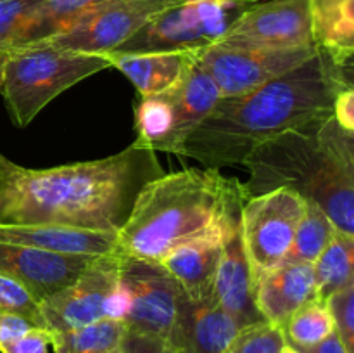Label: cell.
<instances>
[{"mask_svg": "<svg viewBox=\"0 0 354 353\" xmlns=\"http://www.w3.org/2000/svg\"><path fill=\"white\" fill-rule=\"evenodd\" d=\"M161 175L156 151L137 142L107 158L41 170L24 168L0 152V224L118 234L142 187Z\"/></svg>", "mask_w": 354, "mask_h": 353, "instance_id": "cell-1", "label": "cell"}, {"mask_svg": "<svg viewBox=\"0 0 354 353\" xmlns=\"http://www.w3.org/2000/svg\"><path fill=\"white\" fill-rule=\"evenodd\" d=\"M341 92L324 47L297 68L241 97L220 99L185 144L204 168L242 166L258 145L290 130L324 125Z\"/></svg>", "mask_w": 354, "mask_h": 353, "instance_id": "cell-2", "label": "cell"}, {"mask_svg": "<svg viewBox=\"0 0 354 353\" xmlns=\"http://www.w3.org/2000/svg\"><path fill=\"white\" fill-rule=\"evenodd\" d=\"M248 197L241 180L216 168L165 173L138 192L118 232V255L161 262L178 246L237 221Z\"/></svg>", "mask_w": 354, "mask_h": 353, "instance_id": "cell-3", "label": "cell"}, {"mask_svg": "<svg viewBox=\"0 0 354 353\" xmlns=\"http://www.w3.org/2000/svg\"><path fill=\"white\" fill-rule=\"evenodd\" d=\"M315 127L290 130L258 145L242 166L249 196L286 187L327 213L339 232L354 234V173L318 137Z\"/></svg>", "mask_w": 354, "mask_h": 353, "instance_id": "cell-4", "label": "cell"}, {"mask_svg": "<svg viewBox=\"0 0 354 353\" xmlns=\"http://www.w3.org/2000/svg\"><path fill=\"white\" fill-rule=\"evenodd\" d=\"M107 68L104 55L35 44L10 48L2 85L10 120L16 127H28L52 99Z\"/></svg>", "mask_w": 354, "mask_h": 353, "instance_id": "cell-5", "label": "cell"}, {"mask_svg": "<svg viewBox=\"0 0 354 353\" xmlns=\"http://www.w3.org/2000/svg\"><path fill=\"white\" fill-rule=\"evenodd\" d=\"M258 0H183L149 21L114 52L203 51L218 44Z\"/></svg>", "mask_w": 354, "mask_h": 353, "instance_id": "cell-6", "label": "cell"}, {"mask_svg": "<svg viewBox=\"0 0 354 353\" xmlns=\"http://www.w3.org/2000/svg\"><path fill=\"white\" fill-rule=\"evenodd\" d=\"M304 206L306 201L286 187L248 197L241 211V235L254 282L283 263Z\"/></svg>", "mask_w": 354, "mask_h": 353, "instance_id": "cell-7", "label": "cell"}, {"mask_svg": "<svg viewBox=\"0 0 354 353\" xmlns=\"http://www.w3.org/2000/svg\"><path fill=\"white\" fill-rule=\"evenodd\" d=\"M182 2L183 0H113L86 12L61 33L31 44L104 55L120 48L149 21Z\"/></svg>", "mask_w": 354, "mask_h": 353, "instance_id": "cell-8", "label": "cell"}, {"mask_svg": "<svg viewBox=\"0 0 354 353\" xmlns=\"http://www.w3.org/2000/svg\"><path fill=\"white\" fill-rule=\"evenodd\" d=\"M320 45L304 48H252L218 44L203 48L199 62L209 73L221 99L241 97L313 57Z\"/></svg>", "mask_w": 354, "mask_h": 353, "instance_id": "cell-9", "label": "cell"}, {"mask_svg": "<svg viewBox=\"0 0 354 353\" xmlns=\"http://www.w3.org/2000/svg\"><path fill=\"white\" fill-rule=\"evenodd\" d=\"M120 282L130 294V310L123 322L127 331L168 339L187 296L171 273L159 262L121 256Z\"/></svg>", "mask_w": 354, "mask_h": 353, "instance_id": "cell-10", "label": "cell"}, {"mask_svg": "<svg viewBox=\"0 0 354 353\" xmlns=\"http://www.w3.org/2000/svg\"><path fill=\"white\" fill-rule=\"evenodd\" d=\"M221 44L252 48H304L315 47L313 0H270L249 7Z\"/></svg>", "mask_w": 354, "mask_h": 353, "instance_id": "cell-11", "label": "cell"}, {"mask_svg": "<svg viewBox=\"0 0 354 353\" xmlns=\"http://www.w3.org/2000/svg\"><path fill=\"white\" fill-rule=\"evenodd\" d=\"M121 255L95 256L85 272L40 303L48 332H66L102 320L104 305L120 280Z\"/></svg>", "mask_w": 354, "mask_h": 353, "instance_id": "cell-12", "label": "cell"}, {"mask_svg": "<svg viewBox=\"0 0 354 353\" xmlns=\"http://www.w3.org/2000/svg\"><path fill=\"white\" fill-rule=\"evenodd\" d=\"M93 258L0 242V273L19 280L40 303L82 275Z\"/></svg>", "mask_w": 354, "mask_h": 353, "instance_id": "cell-13", "label": "cell"}, {"mask_svg": "<svg viewBox=\"0 0 354 353\" xmlns=\"http://www.w3.org/2000/svg\"><path fill=\"white\" fill-rule=\"evenodd\" d=\"M241 327L216 303H194L183 298L168 336L176 353H228Z\"/></svg>", "mask_w": 354, "mask_h": 353, "instance_id": "cell-14", "label": "cell"}, {"mask_svg": "<svg viewBox=\"0 0 354 353\" xmlns=\"http://www.w3.org/2000/svg\"><path fill=\"white\" fill-rule=\"evenodd\" d=\"M214 301L237 322L241 329L265 320L256 307L254 279L242 244L241 220L232 225L225 237L214 280Z\"/></svg>", "mask_w": 354, "mask_h": 353, "instance_id": "cell-15", "label": "cell"}, {"mask_svg": "<svg viewBox=\"0 0 354 353\" xmlns=\"http://www.w3.org/2000/svg\"><path fill=\"white\" fill-rule=\"evenodd\" d=\"M237 221L178 246L159 262L194 303L214 301V280L223 253L225 237L232 225Z\"/></svg>", "mask_w": 354, "mask_h": 353, "instance_id": "cell-16", "label": "cell"}, {"mask_svg": "<svg viewBox=\"0 0 354 353\" xmlns=\"http://www.w3.org/2000/svg\"><path fill=\"white\" fill-rule=\"evenodd\" d=\"M0 242L61 255H118V234L62 225L0 224Z\"/></svg>", "mask_w": 354, "mask_h": 353, "instance_id": "cell-17", "label": "cell"}, {"mask_svg": "<svg viewBox=\"0 0 354 353\" xmlns=\"http://www.w3.org/2000/svg\"><path fill=\"white\" fill-rule=\"evenodd\" d=\"M254 300L266 322L283 327L290 315L317 298L313 263H286L254 282Z\"/></svg>", "mask_w": 354, "mask_h": 353, "instance_id": "cell-18", "label": "cell"}, {"mask_svg": "<svg viewBox=\"0 0 354 353\" xmlns=\"http://www.w3.org/2000/svg\"><path fill=\"white\" fill-rule=\"evenodd\" d=\"M173 109V134L168 152L185 156V144L221 99L216 83L196 59L182 80L166 90Z\"/></svg>", "mask_w": 354, "mask_h": 353, "instance_id": "cell-19", "label": "cell"}, {"mask_svg": "<svg viewBox=\"0 0 354 353\" xmlns=\"http://www.w3.org/2000/svg\"><path fill=\"white\" fill-rule=\"evenodd\" d=\"M199 54L201 51L107 52L104 57L133 83L140 97H149L175 87Z\"/></svg>", "mask_w": 354, "mask_h": 353, "instance_id": "cell-20", "label": "cell"}, {"mask_svg": "<svg viewBox=\"0 0 354 353\" xmlns=\"http://www.w3.org/2000/svg\"><path fill=\"white\" fill-rule=\"evenodd\" d=\"M317 298L327 301L337 291L354 284V234L335 232L313 263Z\"/></svg>", "mask_w": 354, "mask_h": 353, "instance_id": "cell-21", "label": "cell"}, {"mask_svg": "<svg viewBox=\"0 0 354 353\" xmlns=\"http://www.w3.org/2000/svg\"><path fill=\"white\" fill-rule=\"evenodd\" d=\"M123 322L102 318L95 324L66 332H50L54 353H114L120 350Z\"/></svg>", "mask_w": 354, "mask_h": 353, "instance_id": "cell-22", "label": "cell"}, {"mask_svg": "<svg viewBox=\"0 0 354 353\" xmlns=\"http://www.w3.org/2000/svg\"><path fill=\"white\" fill-rule=\"evenodd\" d=\"M335 232L337 228L327 217V213L317 204L306 201L292 246L283 258L282 265L286 263H315L327 248L328 242L332 241Z\"/></svg>", "mask_w": 354, "mask_h": 353, "instance_id": "cell-23", "label": "cell"}, {"mask_svg": "<svg viewBox=\"0 0 354 353\" xmlns=\"http://www.w3.org/2000/svg\"><path fill=\"white\" fill-rule=\"evenodd\" d=\"M135 130L137 144L168 152L173 134V109L168 93L142 97L135 109Z\"/></svg>", "mask_w": 354, "mask_h": 353, "instance_id": "cell-24", "label": "cell"}, {"mask_svg": "<svg viewBox=\"0 0 354 353\" xmlns=\"http://www.w3.org/2000/svg\"><path fill=\"white\" fill-rule=\"evenodd\" d=\"M332 332H335L334 317L327 301L322 300L308 301L283 325L287 343L297 350L317 346Z\"/></svg>", "mask_w": 354, "mask_h": 353, "instance_id": "cell-25", "label": "cell"}, {"mask_svg": "<svg viewBox=\"0 0 354 353\" xmlns=\"http://www.w3.org/2000/svg\"><path fill=\"white\" fill-rule=\"evenodd\" d=\"M317 44L328 51L354 48V0H344L327 16L315 21Z\"/></svg>", "mask_w": 354, "mask_h": 353, "instance_id": "cell-26", "label": "cell"}, {"mask_svg": "<svg viewBox=\"0 0 354 353\" xmlns=\"http://www.w3.org/2000/svg\"><path fill=\"white\" fill-rule=\"evenodd\" d=\"M286 343L283 327L263 320L241 329L228 353H280Z\"/></svg>", "mask_w": 354, "mask_h": 353, "instance_id": "cell-27", "label": "cell"}, {"mask_svg": "<svg viewBox=\"0 0 354 353\" xmlns=\"http://www.w3.org/2000/svg\"><path fill=\"white\" fill-rule=\"evenodd\" d=\"M0 310L28 318L35 327L45 329L40 301L12 277L0 273Z\"/></svg>", "mask_w": 354, "mask_h": 353, "instance_id": "cell-28", "label": "cell"}, {"mask_svg": "<svg viewBox=\"0 0 354 353\" xmlns=\"http://www.w3.org/2000/svg\"><path fill=\"white\" fill-rule=\"evenodd\" d=\"M335 322V332L348 353H354V284L337 291L327 300Z\"/></svg>", "mask_w": 354, "mask_h": 353, "instance_id": "cell-29", "label": "cell"}, {"mask_svg": "<svg viewBox=\"0 0 354 353\" xmlns=\"http://www.w3.org/2000/svg\"><path fill=\"white\" fill-rule=\"evenodd\" d=\"M318 137L354 173V132L342 128L332 116L318 128Z\"/></svg>", "mask_w": 354, "mask_h": 353, "instance_id": "cell-30", "label": "cell"}, {"mask_svg": "<svg viewBox=\"0 0 354 353\" xmlns=\"http://www.w3.org/2000/svg\"><path fill=\"white\" fill-rule=\"evenodd\" d=\"M120 353H176L168 339L142 332L124 331L120 343Z\"/></svg>", "mask_w": 354, "mask_h": 353, "instance_id": "cell-31", "label": "cell"}, {"mask_svg": "<svg viewBox=\"0 0 354 353\" xmlns=\"http://www.w3.org/2000/svg\"><path fill=\"white\" fill-rule=\"evenodd\" d=\"M52 345V334L47 329L31 327L17 339L3 346L0 353H48Z\"/></svg>", "mask_w": 354, "mask_h": 353, "instance_id": "cell-32", "label": "cell"}, {"mask_svg": "<svg viewBox=\"0 0 354 353\" xmlns=\"http://www.w3.org/2000/svg\"><path fill=\"white\" fill-rule=\"evenodd\" d=\"M334 78L341 90L354 89V48L349 51H328Z\"/></svg>", "mask_w": 354, "mask_h": 353, "instance_id": "cell-33", "label": "cell"}, {"mask_svg": "<svg viewBox=\"0 0 354 353\" xmlns=\"http://www.w3.org/2000/svg\"><path fill=\"white\" fill-rule=\"evenodd\" d=\"M31 327H35V325L28 318L0 310V350L19 336H23L24 332L30 331Z\"/></svg>", "mask_w": 354, "mask_h": 353, "instance_id": "cell-34", "label": "cell"}, {"mask_svg": "<svg viewBox=\"0 0 354 353\" xmlns=\"http://www.w3.org/2000/svg\"><path fill=\"white\" fill-rule=\"evenodd\" d=\"M128 310H130V294H128L127 287L118 280L116 287L111 291L106 305H104V317L111 318V320L124 322Z\"/></svg>", "mask_w": 354, "mask_h": 353, "instance_id": "cell-35", "label": "cell"}, {"mask_svg": "<svg viewBox=\"0 0 354 353\" xmlns=\"http://www.w3.org/2000/svg\"><path fill=\"white\" fill-rule=\"evenodd\" d=\"M334 120L346 130L354 132V89L337 93L334 100Z\"/></svg>", "mask_w": 354, "mask_h": 353, "instance_id": "cell-36", "label": "cell"}, {"mask_svg": "<svg viewBox=\"0 0 354 353\" xmlns=\"http://www.w3.org/2000/svg\"><path fill=\"white\" fill-rule=\"evenodd\" d=\"M299 352L301 353H348V350L344 348V345H342L337 332H332L325 341L318 343L317 346H311V348L299 350Z\"/></svg>", "mask_w": 354, "mask_h": 353, "instance_id": "cell-37", "label": "cell"}, {"mask_svg": "<svg viewBox=\"0 0 354 353\" xmlns=\"http://www.w3.org/2000/svg\"><path fill=\"white\" fill-rule=\"evenodd\" d=\"M342 2H344V0H313L315 21L327 16L328 12H332V10H334L337 6H341Z\"/></svg>", "mask_w": 354, "mask_h": 353, "instance_id": "cell-38", "label": "cell"}, {"mask_svg": "<svg viewBox=\"0 0 354 353\" xmlns=\"http://www.w3.org/2000/svg\"><path fill=\"white\" fill-rule=\"evenodd\" d=\"M9 59V51H0V90L3 85V73H6V64Z\"/></svg>", "mask_w": 354, "mask_h": 353, "instance_id": "cell-39", "label": "cell"}, {"mask_svg": "<svg viewBox=\"0 0 354 353\" xmlns=\"http://www.w3.org/2000/svg\"><path fill=\"white\" fill-rule=\"evenodd\" d=\"M280 353H301V352L296 348V346H292V345H289V343H286V346H283L282 352H280Z\"/></svg>", "mask_w": 354, "mask_h": 353, "instance_id": "cell-40", "label": "cell"}, {"mask_svg": "<svg viewBox=\"0 0 354 353\" xmlns=\"http://www.w3.org/2000/svg\"><path fill=\"white\" fill-rule=\"evenodd\" d=\"M114 353H120V350H118V352H114Z\"/></svg>", "mask_w": 354, "mask_h": 353, "instance_id": "cell-41", "label": "cell"}]
</instances>
